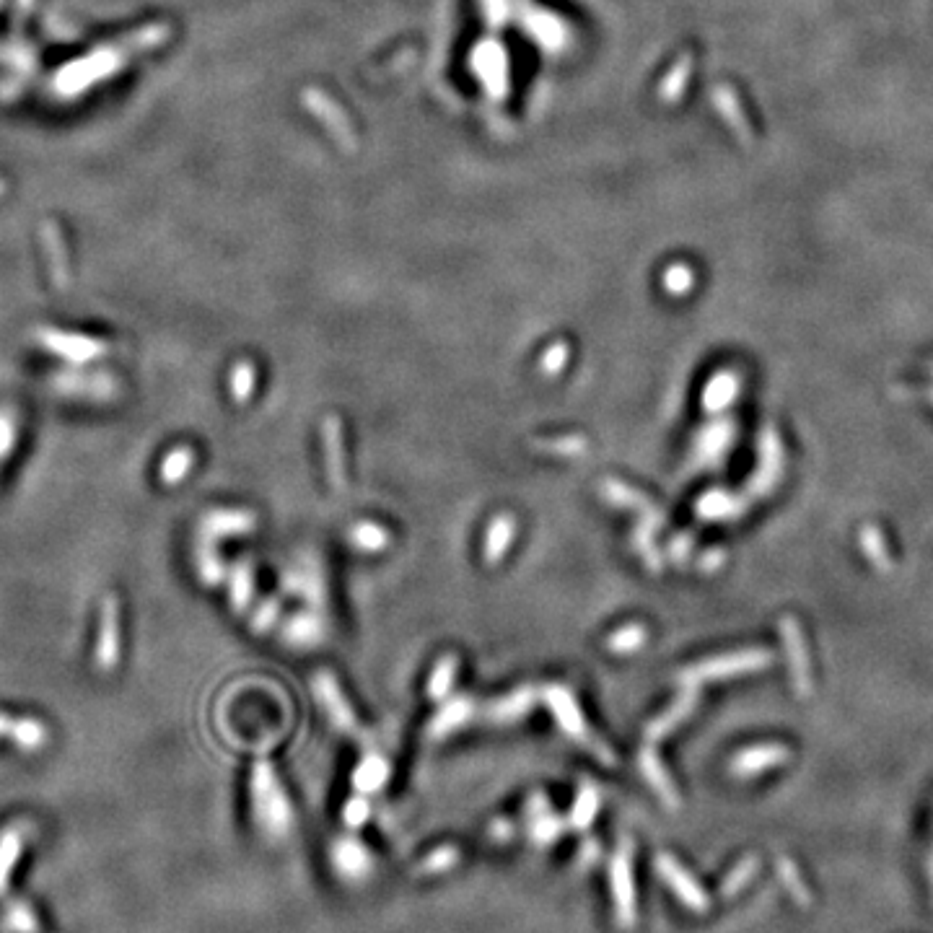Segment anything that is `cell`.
Instances as JSON below:
<instances>
[{"label":"cell","instance_id":"1","mask_svg":"<svg viewBox=\"0 0 933 933\" xmlns=\"http://www.w3.org/2000/svg\"><path fill=\"white\" fill-rule=\"evenodd\" d=\"M249 796H252V817L265 838H283L293 825V809L286 791L280 786L273 765L260 760L249 775Z\"/></svg>","mask_w":933,"mask_h":933},{"label":"cell","instance_id":"2","mask_svg":"<svg viewBox=\"0 0 933 933\" xmlns=\"http://www.w3.org/2000/svg\"><path fill=\"white\" fill-rule=\"evenodd\" d=\"M773 651L768 648H747V651H731V654H718L711 659H703L692 667L682 669L680 672V687H700L705 682L716 680H729V677H739V674H752L762 672L773 664Z\"/></svg>","mask_w":933,"mask_h":933},{"label":"cell","instance_id":"3","mask_svg":"<svg viewBox=\"0 0 933 933\" xmlns=\"http://www.w3.org/2000/svg\"><path fill=\"white\" fill-rule=\"evenodd\" d=\"M540 695H542V700H545L547 708H550V713H553L555 724L560 726V731H563L565 737L573 739V742L581 744V747L591 749L599 760H604V762L615 760L610 749H607V744L599 742V739L591 734L584 713H581V708H578L576 698H573V692L568 690V687L550 685V687H545Z\"/></svg>","mask_w":933,"mask_h":933},{"label":"cell","instance_id":"4","mask_svg":"<svg viewBox=\"0 0 933 933\" xmlns=\"http://www.w3.org/2000/svg\"><path fill=\"white\" fill-rule=\"evenodd\" d=\"M50 389L63 400L109 405L122 397V387L109 371H58L50 379Z\"/></svg>","mask_w":933,"mask_h":933},{"label":"cell","instance_id":"5","mask_svg":"<svg viewBox=\"0 0 933 933\" xmlns=\"http://www.w3.org/2000/svg\"><path fill=\"white\" fill-rule=\"evenodd\" d=\"M783 457H786V454H783L781 436H778V431H775L773 426H765L760 431V438H757V470L752 472L747 488H744L742 493L749 503L757 501V498L770 496L775 490V485L781 483Z\"/></svg>","mask_w":933,"mask_h":933},{"label":"cell","instance_id":"6","mask_svg":"<svg viewBox=\"0 0 933 933\" xmlns=\"http://www.w3.org/2000/svg\"><path fill=\"white\" fill-rule=\"evenodd\" d=\"M122 659V630H120V599L107 594L99 604V622H96L94 641V667L99 674H112Z\"/></svg>","mask_w":933,"mask_h":933},{"label":"cell","instance_id":"7","mask_svg":"<svg viewBox=\"0 0 933 933\" xmlns=\"http://www.w3.org/2000/svg\"><path fill=\"white\" fill-rule=\"evenodd\" d=\"M737 438V423L731 418L716 415L708 420L695 438H692V467L695 470H716L724 462L726 451L734 446Z\"/></svg>","mask_w":933,"mask_h":933},{"label":"cell","instance_id":"8","mask_svg":"<svg viewBox=\"0 0 933 933\" xmlns=\"http://www.w3.org/2000/svg\"><path fill=\"white\" fill-rule=\"evenodd\" d=\"M257 529V514L247 508H210L197 521V540L218 542L231 540V537H244Z\"/></svg>","mask_w":933,"mask_h":933},{"label":"cell","instance_id":"9","mask_svg":"<svg viewBox=\"0 0 933 933\" xmlns=\"http://www.w3.org/2000/svg\"><path fill=\"white\" fill-rule=\"evenodd\" d=\"M280 586L286 594H293V597H301L306 604H309L311 610L322 612L324 602H327V586H324V573L322 565L314 555H304L299 563L283 571L280 576Z\"/></svg>","mask_w":933,"mask_h":933},{"label":"cell","instance_id":"10","mask_svg":"<svg viewBox=\"0 0 933 933\" xmlns=\"http://www.w3.org/2000/svg\"><path fill=\"white\" fill-rule=\"evenodd\" d=\"M314 692H317V700L322 703L324 713L330 718V724L335 726L337 731H343V734H358V718L350 708L348 698L343 695L340 685H337V677L327 669L317 672L314 677Z\"/></svg>","mask_w":933,"mask_h":933},{"label":"cell","instance_id":"11","mask_svg":"<svg viewBox=\"0 0 933 933\" xmlns=\"http://www.w3.org/2000/svg\"><path fill=\"white\" fill-rule=\"evenodd\" d=\"M781 638L783 646H786L788 669L794 677L796 692L801 698H809L812 695V659H809L807 643H804V635H801L799 622L794 617H781Z\"/></svg>","mask_w":933,"mask_h":933},{"label":"cell","instance_id":"12","mask_svg":"<svg viewBox=\"0 0 933 933\" xmlns=\"http://www.w3.org/2000/svg\"><path fill=\"white\" fill-rule=\"evenodd\" d=\"M39 343L50 350L52 356L63 358V361L73 363V366H86V363L96 361L107 353V345L94 340V337H81V335H68V332H55L45 330L39 335Z\"/></svg>","mask_w":933,"mask_h":933},{"label":"cell","instance_id":"13","mask_svg":"<svg viewBox=\"0 0 933 933\" xmlns=\"http://www.w3.org/2000/svg\"><path fill=\"white\" fill-rule=\"evenodd\" d=\"M791 760V749L786 744H755L731 757V775L737 778H755L768 773L783 762Z\"/></svg>","mask_w":933,"mask_h":933},{"label":"cell","instance_id":"14","mask_svg":"<svg viewBox=\"0 0 933 933\" xmlns=\"http://www.w3.org/2000/svg\"><path fill=\"white\" fill-rule=\"evenodd\" d=\"M324 638H327V625H324L322 612L317 610L296 612L280 625V641L288 648H299V651L317 648L322 646Z\"/></svg>","mask_w":933,"mask_h":933},{"label":"cell","instance_id":"15","mask_svg":"<svg viewBox=\"0 0 933 933\" xmlns=\"http://www.w3.org/2000/svg\"><path fill=\"white\" fill-rule=\"evenodd\" d=\"M602 493H604V501H610L612 506L630 508V511H635V516H638V524H646V527H651L654 532H656V529L664 527V514H661L659 508H656L654 503L648 501L643 493L633 490L630 485L617 483V480H604Z\"/></svg>","mask_w":933,"mask_h":933},{"label":"cell","instance_id":"16","mask_svg":"<svg viewBox=\"0 0 933 933\" xmlns=\"http://www.w3.org/2000/svg\"><path fill=\"white\" fill-rule=\"evenodd\" d=\"M698 703H700L698 687H682V692H680V695H677V700H674V703L669 705L667 711L659 713V716H656L654 721H651V724L646 726V739H648V744H654V742H659V739L669 737V734H672V731L677 729V726L685 724L687 718H690L692 713H695V708H698Z\"/></svg>","mask_w":933,"mask_h":933},{"label":"cell","instance_id":"17","mask_svg":"<svg viewBox=\"0 0 933 933\" xmlns=\"http://www.w3.org/2000/svg\"><path fill=\"white\" fill-rule=\"evenodd\" d=\"M537 698H540V690L532 685H524L519 687V690L508 692L506 698L493 700V703L485 705V718H488L490 724L498 726L516 724L519 718L532 713V708L537 705Z\"/></svg>","mask_w":933,"mask_h":933},{"label":"cell","instance_id":"18","mask_svg":"<svg viewBox=\"0 0 933 933\" xmlns=\"http://www.w3.org/2000/svg\"><path fill=\"white\" fill-rule=\"evenodd\" d=\"M322 444L327 477L335 490H345V449H343V426L337 415H327L322 420Z\"/></svg>","mask_w":933,"mask_h":933},{"label":"cell","instance_id":"19","mask_svg":"<svg viewBox=\"0 0 933 933\" xmlns=\"http://www.w3.org/2000/svg\"><path fill=\"white\" fill-rule=\"evenodd\" d=\"M656 869H659L661 879H664V882L674 889V895L680 897L687 908H692V910L708 908V897H705L703 889L698 887V882H695V879H692V876L687 874V871L682 869L674 858L661 856L659 861H656Z\"/></svg>","mask_w":933,"mask_h":933},{"label":"cell","instance_id":"20","mask_svg":"<svg viewBox=\"0 0 933 933\" xmlns=\"http://www.w3.org/2000/svg\"><path fill=\"white\" fill-rule=\"evenodd\" d=\"M749 508L744 496H734L726 490H708L695 501V516L700 521H734Z\"/></svg>","mask_w":933,"mask_h":933},{"label":"cell","instance_id":"21","mask_svg":"<svg viewBox=\"0 0 933 933\" xmlns=\"http://www.w3.org/2000/svg\"><path fill=\"white\" fill-rule=\"evenodd\" d=\"M475 713H477V708L470 698H464V695L462 698H451L449 703L438 708L431 726H428V734L436 739L449 737V734H454L457 729L470 724L472 718H475Z\"/></svg>","mask_w":933,"mask_h":933},{"label":"cell","instance_id":"22","mask_svg":"<svg viewBox=\"0 0 933 933\" xmlns=\"http://www.w3.org/2000/svg\"><path fill=\"white\" fill-rule=\"evenodd\" d=\"M516 537V519L511 514H496L490 519L488 529H485V542H483V555L488 565H498L506 558L508 547L514 545Z\"/></svg>","mask_w":933,"mask_h":933},{"label":"cell","instance_id":"23","mask_svg":"<svg viewBox=\"0 0 933 933\" xmlns=\"http://www.w3.org/2000/svg\"><path fill=\"white\" fill-rule=\"evenodd\" d=\"M739 376L734 371H718L703 389V407L705 413L711 415H721L726 413L734 400L739 397Z\"/></svg>","mask_w":933,"mask_h":933},{"label":"cell","instance_id":"24","mask_svg":"<svg viewBox=\"0 0 933 933\" xmlns=\"http://www.w3.org/2000/svg\"><path fill=\"white\" fill-rule=\"evenodd\" d=\"M226 584H229V602L234 607L236 615L252 610L254 599V565L249 560H236L226 573Z\"/></svg>","mask_w":933,"mask_h":933},{"label":"cell","instance_id":"25","mask_svg":"<svg viewBox=\"0 0 933 933\" xmlns=\"http://www.w3.org/2000/svg\"><path fill=\"white\" fill-rule=\"evenodd\" d=\"M612 889L620 915L625 921L633 918V869H630V845L620 848V853L612 861Z\"/></svg>","mask_w":933,"mask_h":933},{"label":"cell","instance_id":"26","mask_svg":"<svg viewBox=\"0 0 933 933\" xmlns=\"http://www.w3.org/2000/svg\"><path fill=\"white\" fill-rule=\"evenodd\" d=\"M195 462H197L195 449H192V446H187V444H179V446H174V449L166 451L164 457H161V462H159L161 485H166V488H174V485L185 483L187 475L195 470Z\"/></svg>","mask_w":933,"mask_h":933},{"label":"cell","instance_id":"27","mask_svg":"<svg viewBox=\"0 0 933 933\" xmlns=\"http://www.w3.org/2000/svg\"><path fill=\"white\" fill-rule=\"evenodd\" d=\"M638 765H641L643 778L651 783V788H654L656 794H659L661 799L667 801L669 807H677V804H680V796H677V791H674L672 778L667 775V770H664V765H661V760L656 757V752H654V747H651V744H646V747L641 749Z\"/></svg>","mask_w":933,"mask_h":933},{"label":"cell","instance_id":"28","mask_svg":"<svg viewBox=\"0 0 933 933\" xmlns=\"http://www.w3.org/2000/svg\"><path fill=\"white\" fill-rule=\"evenodd\" d=\"M8 739L19 752H39L50 742V729L45 721H39L34 716H21L13 718L11 729H8Z\"/></svg>","mask_w":933,"mask_h":933},{"label":"cell","instance_id":"29","mask_svg":"<svg viewBox=\"0 0 933 933\" xmlns=\"http://www.w3.org/2000/svg\"><path fill=\"white\" fill-rule=\"evenodd\" d=\"M195 568H197V578H200V584L208 586V589H216V586L226 584L229 565L223 563L221 553H218V547L213 545V542L197 540Z\"/></svg>","mask_w":933,"mask_h":933},{"label":"cell","instance_id":"30","mask_svg":"<svg viewBox=\"0 0 933 933\" xmlns=\"http://www.w3.org/2000/svg\"><path fill=\"white\" fill-rule=\"evenodd\" d=\"M529 822H532V838L540 843H550L560 835V819L555 817L545 796L529 799Z\"/></svg>","mask_w":933,"mask_h":933},{"label":"cell","instance_id":"31","mask_svg":"<svg viewBox=\"0 0 933 933\" xmlns=\"http://www.w3.org/2000/svg\"><path fill=\"white\" fill-rule=\"evenodd\" d=\"M389 781V762L381 755H366L353 773V783L361 794H376Z\"/></svg>","mask_w":933,"mask_h":933},{"label":"cell","instance_id":"32","mask_svg":"<svg viewBox=\"0 0 933 933\" xmlns=\"http://www.w3.org/2000/svg\"><path fill=\"white\" fill-rule=\"evenodd\" d=\"M332 856H335L337 869L343 871L345 876L366 874V869H369V864H371L366 848H363V845L358 843V840H353V838L340 840V843L335 845Z\"/></svg>","mask_w":933,"mask_h":933},{"label":"cell","instance_id":"33","mask_svg":"<svg viewBox=\"0 0 933 933\" xmlns=\"http://www.w3.org/2000/svg\"><path fill=\"white\" fill-rule=\"evenodd\" d=\"M348 540L361 553H381L389 545V532L374 521H358L350 527Z\"/></svg>","mask_w":933,"mask_h":933},{"label":"cell","instance_id":"34","mask_svg":"<svg viewBox=\"0 0 933 933\" xmlns=\"http://www.w3.org/2000/svg\"><path fill=\"white\" fill-rule=\"evenodd\" d=\"M654 534H656L654 529L646 527V524H635L633 547H635V553L641 555L643 565H646L648 571L661 573L664 571V563H667V560H664V553H661L659 545H656Z\"/></svg>","mask_w":933,"mask_h":933},{"label":"cell","instance_id":"35","mask_svg":"<svg viewBox=\"0 0 933 933\" xmlns=\"http://www.w3.org/2000/svg\"><path fill=\"white\" fill-rule=\"evenodd\" d=\"M646 641H648V630L643 628V625H638V622H633V625H622V628H617L615 633L607 638V651L617 656H628V654H635V651H641V648L646 646Z\"/></svg>","mask_w":933,"mask_h":933},{"label":"cell","instance_id":"36","mask_svg":"<svg viewBox=\"0 0 933 933\" xmlns=\"http://www.w3.org/2000/svg\"><path fill=\"white\" fill-rule=\"evenodd\" d=\"M459 669V659L457 656L446 654L444 659L436 661V667H433L431 677H428V698L431 700H441L449 695L451 685H454V677H457Z\"/></svg>","mask_w":933,"mask_h":933},{"label":"cell","instance_id":"37","mask_svg":"<svg viewBox=\"0 0 933 933\" xmlns=\"http://www.w3.org/2000/svg\"><path fill=\"white\" fill-rule=\"evenodd\" d=\"M861 550L869 558V563L874 565L876 571L889 573L892 571V558H889L887 542H884V534L879 532L876 527H864L861 529Z\"/></svg>","mask_w":933,"mask_h":933},{"label":"cell","instance_id":"38","mask_svg":"<svg viewBox=\"0 0 933 933\" xmlns=\"http://www.w3.org/2000/svg\"><path fill=\"white\" fill-rule=\"evenodd\" d=\"M254 384H257V371H254L252 363H236L234 371H231V397H234L236 405H247L252 400Z\"/></svg>","mask_w":933,"mask_h":933},{"label":"cell","instance_id":"39","mask_svg":"<svg viewBox=\"0 0 933 933\" xmlns=\"http://www.w3.org/2000/svg\"><path fill=\"white\" fill-rule=\"evenodd\" d=\"M597 809H599V794H597V788L591 786V783H584V788L578 791L576 804H573L571 822H573V825H576V827H581V830H584V827H589V825H591V819L597 817Z\"/></svg>","mask_w":933,"mask_h":933},{"label":"cell","instance_id":"40","mask_svg":"<svg viewBox=\"0 0 933 933\" xmlns=\"http://www.w3.org/2000/svg\"><path fill=\"white\" fill-rule=\"evenodd\" d=\"M19 444V418L11 407H0V462H6Z\"/></svg>","mask_w":933,"mask_h":933},{"label":"cell","instance_id":"41","mask_svg":"<svg viewBox=\"0 0 933 933\" xmlns=\"http://www.w3.org/2000/svg\"><path fill=\"white\" fill-rule=\"evenodd\" d=\"M280 620V599H265L254 607L252 617H249V628L254 633H270L275 628V622Z\"/></svg>","mask_w":933,"mask_h":933},{"label":"cell","instance_id":"42","mask_svg":"<svg viewBox=\"0 0 933 933\" xmlns=\"http://www.w3.org/2000/svg\"><path fill=\"white\" fill-rule=\"evenodd\" d=\"M542 451L558 454V457H578L586 451V438L584 436H560V438H545L537 441Z\"/></svg>","mask_w":933,"mask_h":933},{"label":"cell","instance_id":"43","mask_svg":"<svg viewBox=\"0 0 933 933\" xmlns=\"http://www.w3.org/2000/svg\"><path fill=\"white\" fill-rule=\"evenodd\" d=\"M692 547H695V537H692V534H677V537L669 542V558L677 565H685L692 555Z\"/></svg>","mask_w":933,"mask_h":933},{"label":"cell","instance_id":"44","mask_svg":"<svg viewBox=\"0 0 933 933\" xmlns=\"http://www.w3.org/2000/svg\"><path fill=\"white\" fill-rule=\"evenodd\" d=\"M755 869H757V858H747V861H742V864H739L737 869H734V874H731L729 882L724 884L726 892H737V889L742 887V884H747L749 879H752V874H755Z\"/></svg>","mask_w":933,"mask_h":933},{"label":"cell","instance_id":"45","mask_svg":"<svg viewBox=\"0 0 933 933\" xmlns=\"http://www.w3.org/2000/svg\"><path fill=\"white\" fill-rule=\"evenodd\" d=\"M565 361H568V348L565 345H553V348L547 350V356L542 358V371L550 376L558 374L565 366Z\"/></svg>","mask_w":933,"mask_h":933},{"label":"cell","instance_id":"46","mask_svg":"<svg viewBox=\"0 0 933 933\" xmlns=\"http://www.w3.org/2000/svg\"><path fill=\"white\" fill-rule=\"evenodd\" d=\"M369 812H371L369 804H366V801H363V799L348 801V807H345V822H348L350 827L363 825V822L369 819Z\"/></svg>","mask_w":933,"mask_h":933},{"label":"cell","instance_id":"47","mask_svg":"<svg viewBox=\"0 0 933 933\" xmlns=\"http://www.w3.org/2000/svg\"><path fill=\"white\" fill-rule=\"evenodd\" d=\"M726 563V553L724 550H721V547H711V550H708V553H703L700 555V560H698V568L703 573H713V571H718V568H721V565Z\"/></svg>","mask_w":933,"mask_h":933},{"label":"cell","instance_id":"48","mask_svg":"<svg viewBox=\"0 0 933 933\" xmlns=\"http://www.w3.org/2000/svg\"><path fill=\"white\" fill-rule=\"evenodd\" d=\"M11 724H13V718L8 716V713L0 711V737H8V729H11Z\"/></svg>","mask_w":933,"mask_h":933},{"label":"cell","instance_id":"49","mask_svg":"<svg viewBox=\"0 0 933 933\" xmlns=\"http://www.w3.org/2000/svg\"><path fill=\"white\" fill-rule=\"evenodd\" d=\"M928 876H931V884H933V853H931V858H928Z\"/></svg>","mask_w":933,"mask_h":933},{"label":"cell","instance_id":"50","mask_svg":"<svg viewBox=\"0 0 933 933\" xmlns=\"http://www.w3.org/2000/svg\"><path fill=\"white\" fill-rule=\"evenodd\" d=\"M928 400H931V402H933V392H928Z\"/></svg>","mask_w":933,"mask_h":933}]
</instances>
